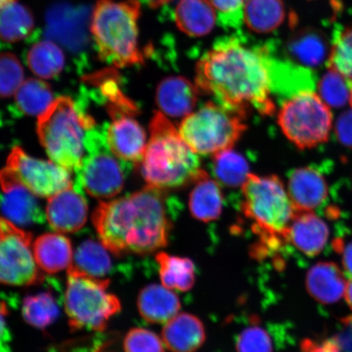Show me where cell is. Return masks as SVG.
<instances>
[{"mask_svg": "<svg viewBox=\"0 0 352 352\" xmlns=\"http://www.w3.org/2000/svg\"><path fill=\"white\" fill-rule=\"evenodd\" d=\"M271 46L250 43L242 35L218 39L196 67V85L221 107L245 118L250 109L272 116Z\"/></svg>", "mask_w": 352, "mask_h": 352, "instance_id": "6da1fadb", "label": "cell"}, {"mask_svg": "<svg viewBox=\"0 0 352 352\" xmlns=\"http://www.w3.org/2000/svg\"><path fill=\"white\" fill-rule=\"evenodd\" d=\"M92 221L101 243L117 256L149 254L168 244L171 222L160 188L147 186L129 196L101 202Z\"/></svg>", "mask_w": 352, "mask_h": 352, "instance_id": "7a4b0ae2", "label": "cell"}, {"mask_svg": "<svg viewBox=\"0 0 352 352\" xmlns=\"http://www.w3.org/2000/svg\"><path fill=\"white\" fill-rule=\"evenodd\" d=\"M149 130L151 139L140 161V171L148 186L162 190L177 188L206 174L197 153L164 113H154Z\"/></svg>", "mask_w": 352, "mask_h": 352, "instance_id": "3957f363", "label": "cell"}, {"mask_svg": "<svg viewBox=\"0 0 352 352\" xmlns=\"http://www.w3.org/2000/svg\"><path fill=\"white\" fill-rule=\"evenodd\" d=\"M241 210L252 222L258 237L254 245L255 258L278 252L288 242V230L296 210L284 184L276 175L250 174L241 186Z\"/></svg>", "mask_w": 352, "mask_h": 352, "instance_id": "277c9868", "label": "cell"}, {"mask_svg": "<svg viewBox=\"0 0 352 352\" xmlns=\"http://www.w3.org/2000/svg\"><path fill=\"white\" fill-rule=\"evenodd\" d=\"M139 0H99L91 32L100 58L118 68L144 63L138 43Z\"/></svg>", "mask_w": 352, "mask_h": 352, "instance_id": "5b68a950", "label": "cell"}, {"mask_svg": "<svg viewBox=\"0 0 352 352\" xmlns=\"http://www.w3.org/2000/svg\"><path fill=\"white\" fill-rule=\"evenodd\" d=\"M38 118V138L52 161L70 173L77 171L85 154L86 131L94 127V121L65 96L55 100Z\"/></svg>", "mask_w": 352, "mask_h": 352, "instance_id": "8992f818", "label": "cell"}, {"mask_svg": "<svg viewBox=\"0 0 352 352\" xmlns=\"http://www.w3.org/2000/svg\"><path fill=\"white\" fill-rule=\"evenodd\" d=\"M67 274L64 302L69 328L104 331L122 309L120 299L108 292L110 280L83 274L72 267Z\"/></svg>", "mask_w": 352, "mask_h": 352, "instance_id": "52a82bcc", "label": "cell"}, {"mask_svg": "<svg viewBox=\"0 0 352 352\" xmlns=\"http://www.w3.org/2000/svg\"><path fill=\"white\" fill-rule=\"evenodd\" d=\"M244 117L209 101L184 118L179 131L197 154H217L233 147L248 129Z\"/></svg>", "mask_w": 352, "mask_h": 352, "instance_id": "ba28073f", "label": "cell"}, {"mask_svg": "<svg viewBox=\"0 0 352 352\" xmlns=\"http://www.w3.org/2000/svg\"><path fill=\"white\" fill-rule=\"evenodd\" d=\"M333 114L314 91L302 92L281 103L278 124L298 148L306 149L327 142L332 129Z\"/></svg>", "mask_w": 352, "mask_h": 352, "instance_id": "9c48e42d", "label": "cell"}, {"mask_svg": "<svg viewBox=\"0 0 352 352\" xmlns=\"http://www.w3.org/2000/svg\"><path fill=\"white\" fill-rule=\"evenodd\" d=\"M110 151L107 133L90 129L85 138V154L77 173V188L102 199L116 197L124 184L120 162Z\"/></svg>", "mask_w": 352, "mask_h": 352, "instance_id": "30bf717a", "label": "cell"}, {"mask_svg": "<svg viewBox=\"0 0 352 352\" xmlns=\"http://www.w3.org/2000/svg\"><path fill=\"white\" fill-rule=\"evenodd\" d=\"M32 234L0 217V285L28 286L41 283L43 275L35 262Z\"/></svg>", "mask_w": 352, "mask_h": 352, "instance_id": "8fae6325", "label": "cell"}, {"mask_svg": "<svg viewBox=\"0 0 352 352\" xmlns=\"http://www.w3.org/2000/svg\"><path fill=\"white\" fill-rule=\"evenodd\" d=\"M6 168L37 197L50 198L73 186L69 170L54 161L30 157L19 147L13 148L8 156Z\"/></svg>", "mask_w": 352, "mask_h": 352, "instance_id": "7c38bea8", "label": "cell"}, {"mask_svg": "<svg viewBox=\"0 0 352 352\" xmlns=\"http://www.w3.org/2000/svg\"><path fill=\"white\" fill-rule=\"evenodd\" d=\"M89 17L88 7L56 3L47 13V35L70 52H81L88 43Z\"/></svg>", "mask_w": 352, "mask_h": 352, "instance_id": "4fadbf2b", "label": "cell"}, {"mask_svg": "<svg viewBox=\"0 0 352 352\" xmlns=\"http://www.w3.org/2000/svg\"><path fill=\"white\" fill-rule=\"evenodd\" d=\"M329 164L311 165L290 171L288 191L296 211L323 212L329 208V188L324 173Z\"/></svg>", "mask_w": 352, "mask_h": 352, "instance_id": "5bb4252c", "label": "cell"}, {"mask_svg": "<svg viewBox=\"0 0 352 352\" xmlns=\"http://www.w3.org/2000/svg\"><path fill=\"white\" fill-rule=\"evenodd\" d=\"M0 212L17 226L42 222L43 214L32 192L13 176L6 167L0 171Z\"/></svg>", "mask_w": 352, "mask_h": 352, "instance_id": "9a60e30c", "label": "cell"}, {"mask_svg": "<svg viewBox=\"0 0 352 352\" xmlns=\"http://www.w3.org/2000/svg\"><path fill=\"white\" fill-rule=\"evenodd\" d=\"M113 121L107 132L110 151L126 162L139 164L146 148V134L140 123L125 112L111 113Z\"/></svg>", "mask_w": 352, "mask_h": 352, "instance_id": "2e32d148", "label": "cell"}, {"mask_svg": "<svg viewBox=\"0 0 352 352\" xmlns=\"http://www.w3.org/2000/svg\"><path fill=\"white\" fill-rule=\"evenodd\" d=\"M87 201L78 189H65L48 198L46 218L57 232H76L85 226L87 218Z\"/></svg>", "mask_w": 352, "mask_h": 352, "instance_id": "e0dca14e", "label": "cell"}, {"mask_svg": "<svg viewBox=\"0 0 352 352\" xmlns=\"http://www.w3.org/2000/svg\"><path fill=\"white\" fill-rule=\"evenodd\" d=\"M316 86L314 70L292 60L274 57L271 68V90L281 103L302 92L314 91Z\"/></svg>", "mask_w": 352, "mask_h": 352, "instance_id": "ac0fdd59", "label": "cell"}, {"mask_svg": "<svg viewBox=\"0 0 352 352\" xmlns=\"http://www.w3.org/2000/svg\"><path fill=\"white\" fill-rule=\"evenodd\" d=\"M329 239V227L310 211H296L288 230V242L308 257L322 252Z\"/></svg>", "mask_w": 352, "mask_h": 352, "instance_id": "d6986e66", "label": "cell"}, {"mask_svg": "<svg viewBox=\"0 0 352 352\" xmlns=\"http://www.w3.org/2000/svg\"><path fill=\"white\" fill-rule=\"evenodd\" d=\"M199 91L186 78H166L157 86V104L167 116L186 118L195 108Z\"/></svg>", "mask_w": 352, "mask_h": 352, "instance_id": "ffe728a7", "label": "cell"}, {"mask_svg": "<svg viewBox=\"0 0 352 352\" xmlns=\"http://www.w3.org/2000/svg\"><path fill=\"white\" fill-rule=\"evenodd\" d=\"M162 336L170 351L196 352L206 341V329L197 316L180 314L167 321Z\"/></svg>", "mask_w": 352, "mask_h": 352, "instance_id": "44dd1931", "label": "cell"}, {"mask_svg": "<svg viewBox=\"0 0 352 352\" xmlns=\"http://www.w3.org/2000/svg\"><path fill=\"white\" fill-rule=\"evenodd\" d=\"M306 285L308 293L323 305L340 301L346 292L344 275L336 263L320 262L307 272Z\"/></svg>", "mask_w": 352, "mask_h": 352, "instance_id": "7402d4cb", "label": "cell"}, {"mask_svg": "<svg viewBox=\"0 0 352 352\" xmlns=\"http://www.w3.org/2000/svg\"><path fill=\"white\" fill-rule=\"evenodd\" d=\"M33 253L39 270L47 274H56L72 266L74 253L72 242L60 233H45L32 245Z\"/></svg>", "mask_w": 352, "mask_h": 352, "instance_id": "603a6c76", "label": "cell"}, {"mask_svg": "<svg viewBox=\"0 0 352 352\" xmlns=\"http://www.w3.org/2000/svg\"><path fill=\"white\" fill-rule=\"evenodd\" d=\"M138 307L140 315L147 322L164 324L178 314L182 303L170 289L164 285L153 284L140 292Z\"/></svg>", "mask_w": 352, "mask_h": 352, "instance_id": "cb8c5ba5", "label": "cell"}, {"mask_svg": "<svg viewBox=\"0 0 352 352\" xmlns=\"http://www.w3.org/2000/svg\"><path fill=\"white\" fill-rule=\"evenodd\" d=\"M175 21L189 36H204L214 28L217 12L210 0H180L175 8Z\"/></svg>", "mask_w": 352, "mask_h": 352, "instance_id": "d4e9b609", "label": "cell"}, {"mask_svg": "<svg viewBox=\"0 0 352 352\" xmlns=\"http://www.w3.org/2000/svg\"><path fill=\"white\" fill-rule=\"evenodd\" d=\"M287 52L294 60L309 69L322 65L330 54L327 37L312 28L294 33L287 43Z\"/></svg>", "mask_w": 352, "mask_h": 352, "instance_id": "484cf974", "label": "cell"}, {"mask_svg": "<svg viewBox=\"0 0 352 352\" xmlns=\"http://www.w3.org/2000/svg\"><path fill=\"white\" fill-rule=\"evenodd\" d=\"M195 184L188 201L192 217L204 223L214 221L222 213L223 197L221 188L208 173Z\"/></svg>", "mask_w": 352, "mask_h": 352, "instance_id": "4316f807", "label": "cell"}, {"mask_svg": "<svg viewBox=\"0 0 352 352\" xmlns=\"http://www.w3.org/2000/svg\"><path fill=\"white\" fill-rule=\"evenodd\" d=\"M285 15L283 0H245L244 22L255 33L274 32L283 23Z\"/></svg>", "mask_w": 352, "mask_h": 352, "instance_id": "83f0119b", "label": "cell"}, {"mask_svg": "<svg viewBox=\"0 0 352 352\" xmlns=\"http://www.w3.org/2000/svg\"><path fill=\"white\" fill-rule=\"evenodd\" d=\"M162 285L170 289L188 292L196 281L195 263L188 258L173 256L165 252L156 255Z\"/></svg>", "mask_w": 352, "mask_h": 352, "instance_id": "f1b7e54d", "label": "cell"}, {"mask_svg": "<svg viewBox=\"0 0 352 352\" xmlns=\"http://www.w3.org/2000/svg\"><path fill=\"white\" fill-rule=\"evenodd\" d=\"M34 19L32 12L22 4L12 2L0 8V39L16 43L32 34Z\"/></svg>", "mask_w": 352, "mask_h": 352, "instance_id": "f546056e", "label": "cell"}, {"mask_svg": "<svg viewBox=\"0 0 352 352\" xmlns=\"http://www.w3.org/2000/svg\"><path fill=\"white\" fill-rule=\"evenodd\" d=\"M101 242L87 240L82 242L74 254L72 266L83 274L103 278L111 272L112 261Z\"/></svg>", "mask_w": 352, "mask_h": 352, "instance_id": "4dcf8cb0", "label": "cell"}, {"mask_svg": "<svg viewBox=\"0 0 352 352\" xmlns=\"http://www.w3.org/2000/svg\"><path fill=\"white\" fill-rule=\"evenodd\" d=\"M26 61L32 72L41 78H55L63 72L65 56L54 42L44 41L32 47Z\"/></svg>", "mask_w": 352, "mask_h": 352, "instance_id": "1f68e13d", "label": "cell"}, {"mask_svg": "<svg viewBox=\"0 0 352 352\" xmlns=\"http://www.w3.org/2000/svg\"><path fill=\"white\" fill-rule=\"evenodd\" d=\"M54 101L50 87L38 79H28L16 92L17 107L30 116H42Z\"/></svg>", "mask_w": 352, "mask_h": 352, "instance_id": "d6a6232c", "label": "cell"}, {"mask_svg": "<svg viewBox=\"0 0 352 352\" xmlns=\"http://www.w3.org/2000/svg\"><path fill=\"white\" fill-rule=\"evenodd\" d=\"M213 170L218 182L232 188L243 186L250 174L248 162L231 148L214 154Z\"/></svg>", "mask_w": 352, "mask_h": 352, "instance_id": "836d02e7", "label": "cell"}, {"mask_svg": "<svg viewBox=\"0 0 352 352\" xmlns=\"http://www.w3.org/2000/svg\"><path fill=\"white\" fill-rule=\"evenodd\" d=\"M21 312L26 322L41 329L50 327L60 314L56 299L50 292L26 297Z\"/></svg>", "mask_w": 352, "mask_h": 352, "instance_id": "e575fe53", "label": "cell"}, {"mask_svg": "<svg viewBox=\"0 0 352 352\" xmlns=\"http://www.w3.org/2000/svg\"><path fill=\"white\" fill-rule=\"evenodd\" d=\"M327 65L352 82V25L334 30Z\"/></svg>", "mask_w": 352, "mask_h": 352, "instance_id": "d590c367", "label": "cell"}, {"mask_svg": "<svg viewBox=\"0 0 352 352\" xmlns=\"http://www.w3.org/2000/svg\"><path fill=\"white\" fill-rule=\"evenodd\" d=\"M351 85L337 70L329 69L319 82L320 98L333 108L343 107L350 100Z\"/></svg>", "mask_w": 352, "mask_h": 352, "instance_id": "8d00e7d4", "label": "cell"}, {"mask_svg": "<svg viewBox=\"0 0 352 352\" xmlns=\"http://www.w3.org/2000/svg\"><path fill=\"white\" fill-rule=\"evenodd\" d=\"M24 81V70L17 57L8 52L0 54V98L16 94Z\"/></svg>", "mask_w": 352, "mask_h": 352, "instance_id": "74e56055", "label": "cell"}, {"mask_svg": "<svg viewBox=\"0 0 352 352\" xmlns=\"http://www.w3.org/2000/svg\"><path fill=\"white\" fill-rule=\"evenodd\" d=\"M237 352H274V342L267 330L256 322L253 323L240 333L236 341Z\"/></svg>", "mask_w": 352, "mask_h": 352, "instance_id": "f35d334b", "label": "cell"}, {"mask_svg": "<svg viewBox=\"0 0 352 352\" xmlns=\"http://www.w3.org/2000/svg\"><path fill=\"white\" fill-rule=\"evenodd\" d=\"M164 342L151 330L131 329L124 338L125 352H165Z\"/></svg>", "mask_w": 352, "mask_h": 352, "instance_id": "ab89813d", "label": "cell"}, {"mask_svg": "<svg viewBox=\"0 0 352 352\" xmlns=\"http://www.w3.org/2000/svg\"><path fill=\"white\" fill-rule=\"evenodd\" d=\"M218 13L219 24L226 29H236L244 21L245 0H210Z\"/></svg>", "mask_w": 352, "mask_h": 352, "instance_id": "60d3db41", "label": "cell"}, {"mask_svg": "<svg viewBox=\"0 0 352 352\" xmlns=\"http://www.w3.org/2000/svg\"><path fill=\"white\" fill-rule=\"evenodd\" d=\"M336 134L338 142L352 148V109L342 113L336 122Z\"/></svg>", "mask_w": 352, "mask_h": 352, "instance_id": "b9f144b4", "label": "cell"}, {"mask_svg": "<svg viewBox=\"0 0 352 352\" xmlns=\"http://www.w3.org/2000/svg\"><path fill=\"white\" fill-rule=\"evenodd\" d=\"M333 248L336 252L342 254V264L346 274L352 278V241L345 245L344 241L338 237L333 242Z\"/></svg>", "mask_w": 352, "mask_h": 352, "instance_id": "7bdbcfd3", "label": "cell"}, {"mask_svg": "<svg viewBox=\"0 0 352 352\" xmlns=\"http://www.w3.org/2000/svg\"><path fill=\"white\" fill-rule=\"evenodd\" d=\"M7 314L8 307L6 303L0 302V352H11L8 346L11 336L6 320Z\"/></svg>", "mask_w": 352, "mask_h": 352, "instance_id": "ee69618b", "label": "cell"}, {"mask_svg": "<svg viewBox=\"0 0 352 352\" xmlns=\"http://www.w3.org/2000/svg\"><path fill=\"white\" fill-rule=\"evenodd\" d=\"M346 300L347 305L351 307L352 310V280L350 281L346 289Z\"/></svg>", "mask_w": 352, "mask_h": 352, "instance_id": "f6af8a7d", "label": "cell"}, {"mask_svg": "<svg viewBox=\"0 0 352 352\" xmlns=\"http://www.w3.org/2000/svg\"><path fill=\"white\" fill-rule=\"evenodd\" d=\"M15 1L16 0H0V8L3 7L4 6H6V4L8 3H10Z\"/></svg>", "mask_w": 352, "mask_h": 352, "instance_id": "bcb514c9", "label": "cell"}, {"mask_svg": "<svg viewBox=\"0 0 352 352\" xmlns=\"http://www.w3.org/2000/svg\"><path fill=\"white\" fill-rule=\"evenodd\" d=\"M350 103H351V107H352V82H351V94H350Z\"/></svg>", "mask_w": 352, "mask_h": 352, "instance_id": "7dc6e473", "label": "cell"}]
</instances>
